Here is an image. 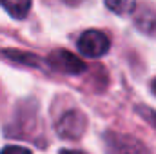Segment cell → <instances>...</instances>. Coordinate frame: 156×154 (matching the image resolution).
<instances>
[{
  "mask_svg": "<svg viewBox=\"0 0 156 154\" xmlns=\"http://www.w3.org/2000/svg\"><path fill=\"white\" fill-rule=\"evenodd\" d=\"M105 140V154H151L144 142L131 134H118L107 132Z\"/></svg>",
  "mask_w": 156,
  "mask_h": 154,
  "instance_id": "6da1fadb",
  "label": "cell"
},
{
  "mask_svg": "<svg viewBox=\"0 0 156 154\" xmlns=\"http://www.w3.org/2000/svg\"><path fill=\"white\" fill-rule=\"evenodd\" d=\"M78 51L87 56V58H100L104 56L109 47H111V40L105 33L98 31V29H89L83 31L78 38Z\"/></svg>",
  "mask_w": 156,
  "mask_h": 154,
  "instance_id": "7a4b0ae2",
  "label": "cell"
},
{
  "mask_svg": "<svg viewBox=\"0 0 156 154\" xmlns=\"http://www.w3.org/2000/svg\"><path fill=\"white\" fill-rule=\"evenodd\" d=\"M85 127H87L85 114L76 109H71V111L64 113L60 116V120L56 121V134L66 140H76L83 134Z\"/></svg>",
  "mask_w": 156,
  "mask_h": 154,
  "instance_id": "3957f363",
  "label": "cell"
},
{
  "mask_svg": "<svg viewBox=\"0 0 156 154\" xmlns=\"http://www.w3.org/2000/svg\"><path fill=\"white\" fill-rule=\"evenodd\" d=\"M49 65L64 75H82L85 71V64L78 58L76 54L66 51V49H56L49 54L47 58Z\"/></svg>",
  "mask_w": 156,
  "mask_h": 154,
  "instance_id": "277c9868",
  "label": "cell"
},
{
  "mask_svg": "<svg viewBox=\"0 0 156 154\" xmlns=\"http://www.w3.org/2000/svg\"><path fill=\"white\" fill-rule=\"evenodd\" d=\"M0 5L13 18H24L31 9V0H0Z\"/></svg>",
  "mask_w": 156,
  "mask_h": 154,
  "instance_id": "5b68a950",
  "label": "cell"
},
{
  "mask_svg": "<svg viewBox=\"0 0 156 154\" xmlns=\"http://www.w3.org/2000/svg\"><path fill=\"white\" fill-rule=\"evenodd\" d=\"M107 9L115 15H131L136 9V0H104Z\"/></svg>",
  "mask_w": 156,
  "mask_h": 154,
  "instance_id": "8992f818",
  "label": "cell"
},
{
  "mask_svg": "<svg viewBox=\"0 0 156 154\" xmlns=\"http://www.w3.org/2000/svg\"><path fill=\"white\" fill-rule=\"evenodd\" d=\"M5 56H9L11 60L15 62H22V64H27L31 67H40L42 65V60L35 54H29V53H20V51H15V49H5L4 51Z\"/></svg>",
  "mask_w": 156,
  "mask_h": 154,
  "instance_id": "52a82bcc",
  "label": "cell"
},
{
  "mask_svg": "<svg viewBox=\"0 0 156 154\" xmlns=\"http://www.w3.org/2000/svg\"><path fill=\"white\" fill-rule=\"evenodd\" d=\"M0 154H31V151L20 145H7L0 151Z\"/></svg>",
  "mask_w": 156,
  "mask_h": 154,
  "instance_id": "ba28073f",
  "label": "cell"
},
{
  "mask_svg": "<svg viewBox=\"0 0 156 154\" xmlns=\"http://www.w3.org/2000/svg\"><path fill=\"white\" fill-rule=\"evenodd\" d=\"M138 113L142 114V118L145 121H149L151 125L156 127V111H151V109H145V107H138Z\"/></svg>",
  "mask_w": 156,
  "mask_h": 154,
  "instance_id": "9c48e42d",
  "label": "cell"
},
{
  "mask_svg": "<svg viewBox=\"0 0 156 154\" xmlns=\"http://www.w3.org/2000/svg\"><path fill=\"white\" fill-rule=\"evenodd\" d=\"M58 154H85L83 151H75V149H64V151H60Z\"/></svg>",
  "mask_w": 156,
  "mask_h": 154,
  "instance_id": "30bf717a",
  "label": "cell"
},
{
  "mask_svg": "<svg viewBox=\"0 0 156 154\" xmlns=\"http://www.w3.org/2000/svg\"><path fill=\"white\" fill-rule=\"evenodd\" d=\"M66 4H69V5H76V4H80L82 0H64Z\"/></svg>",
  "mask_w": 156,
  "mask_h": 154,
  "instance_id": "8fae6325",
  "label": "cell"
},
{
  "mask_svg": "<svg viewBox=\"0 0 156 154\" xmlns=\"http://www.w3.org/2000/svg\"><path fill=\"white\" fill-rule=\"evenodd\" d=\"M151 89H153V93L156 94V78L153 80V83H151Z\"/></svg>",
  "mask_w": 156,
  "mask_h": 154,
  "instance_id": "7c38bea8",
  "label": "cell"
}]
</instances>
